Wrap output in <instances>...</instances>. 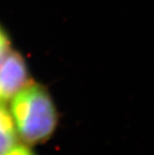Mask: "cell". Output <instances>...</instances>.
Returning a JSON list of instances; mask_svg holds the SVG:
<instances>
[{
    "mask_svg": "<svg viewBox=\"0 0 154 155\" xmlns=\"http://www.w3.org/2000/svg\"><path fill=\"white\" fill-rule=\"evenodd\" d=\"M10 112L19 138L34 145L54 133L58 113L51 95L41 84L29 80L11 98Z\"/></svg>",
    "mask_w": 154,
    "mask_h": 155,
    "instance_id": "6da1fadb",
    "label": "cell"
},
{
    "mask_svg": "<svg viewBox=\"0 0 154 155\" xmlns=\"http://www.w3.org/2000/svg\"><path fill=\"white\" fill-rule=\"evenodd\" d=\"M29 80L24 58L18 52L10 50L0 61V102L11 100Z\"/></svg>",
    "mask_w": 154,
    "mask_h": 155,
    "instance_id": "7a4b0ae2",
    "label": "cell"
},
{
    "mask_svg": "<svg viewBox=\"0 0 154 155\" xmlns=\"http://www.w3.org/2000/svg\"><path fill=\"white\" fill-rule=\"evenodd\" d=\"M18 133L10 109L4 102H0V155H3L18 143Z\"/></svg>",
    "mask_w": 154,
    "mask_h": 155,
    "instance_id": "3957f363",
    "label": "cell"
},
{
    "mask_svg": "<svg viewBox=\"0 0 154 155\" xmlns=\"http://www.w3.org/2000/svg\"><path fill=\"white\" fill-rule=\"evenodd\" d=\"M11 42L7 33L0 26V61L5 57L11 50Z\"/></svg>",
    "mask_w": 154,
    "mask_h": 155,
    "instance_id": "277c9868",
    "label": "cell"
},
{
    "mask_svg": "<svg viewBox=\"0 0 154 155\" xmlns=\"http://www.w3.org/2000/svg\"><path fill=\"white\" fill-rule=\"evenodd\" d=\"M3 155H35L34 152L29 148L28 144L16 143L12 148Z\"/></svg>",
    "mask_w": 154,
    "mask_h": 155,
    "instance_id": "5b68a950",
    "label": "cell"
}]
</instances>
